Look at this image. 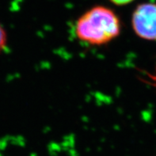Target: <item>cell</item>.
Listing matches in <instances>:
<instances>
[{"mask_svg": "<svg viewBox=\"0 0 156 156\" xmlns=\"http://www.w3.org/2000/svg\"><path fill=\"white\" fill-rule=\"evenodd\" d=\"M121 32L120 18L111 8L94 6L84 12L75 22V34L83 43L101 46L118 37Z\"/></svg>", "mask_w": 156, "mask_h": 156, "instance_id": "6da1fadb", "label": "cell"}, {"mask_svg": "<svg viewBox=\"0 0 156 156\" xmlns=\"http://www.w3.org/2000/svg\"><path fill=\"white\" fill-rule=\"evenodd\" d=\"M132 27L139 37L156 41V3L139 4L132 15Z\"/></svg>", "mask_w": 156, "mask_h": 156, "instance_id": "7a4b0ae2", "label": "cell"}, {"mask_svg": "<svg viewBox=\"0 0 156 156\" xmlns=\"http://www.w3.org/2000/svg\"><path fill=\"white\" fill-rule=\"evenodd\" d=\"M7 33L2 24L0 23V54L6 49V46H7Z\"/></svg>", "mask_w": 156, "mask_h": 156, "instance_id": "3957f363", "label": "cell"}, {"mask_svg": "<svg viewBox=\"0 0 156 156\" xmlns=\"http://www.w3.org/2000/svg\"><path fill=\"white\" fill-rule=\"evenodd\" d=\"M109 1L117 6H125L133 2L135 0H109Z\"/></svg>", "mask_w": 156, "mask_h": 156, "instance_id": "277c9868", "label": "cell"}, {"mask_svg": "<svg viewBox=\"0 0 156 156\" xmlns=\"http://www.w3.org/2000/svg\"><path fill=\"white\" fill-rule=\"evenodd\" d=\"M148 76H149V78L151 79L152 83H154V85L156 86V70H155V73L153 74V75H149Z\"/></svg>", "mask_w": 156, "mask_h": 156, "instance_id": "5b68a950", "label": "cell"}]
</instances>
